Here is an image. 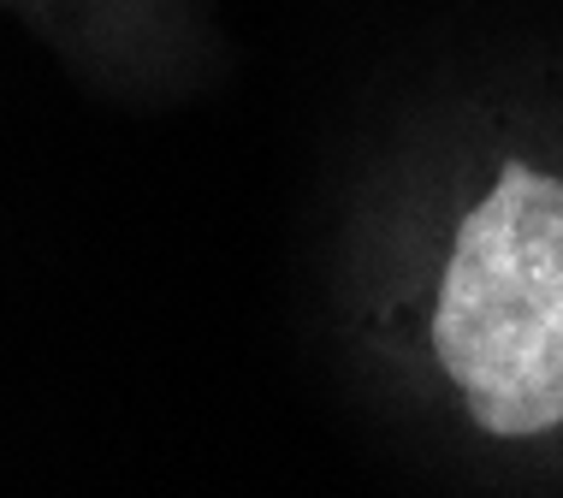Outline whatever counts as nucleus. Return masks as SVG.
I'll return each instance as SVG.
<instances>
[{
    "label": "nucleus",
    "instance_id": "nucleus-1",
    "mask_svg": "<svg viewBox=\"0 0 563 498\" xmlns=\"http://www.w3.org/2000/svg\"><path fill=\"white\" fill-rule=\"evenodd\" d=\"M344 327L451 445L563 475V113L468 108L362 202Z\"/></svg>",
    "mask_w": 563,
    "mask_h": 498
},
{
    "label": "nucleus",
    "instance_id": "nucleus-2",
    "mask_svg": "<svg viewBox=\"0 0 563 498\" xmlns=\"http://www.w3.org/2000/svg\"><path fill=\"white\" fill-rule=\"evenodd\" d=\"M0 12H19L78 71L119 84L178 78L196 36L190 0H0Z\"/></svg>",
    "mask_w": 563,
    "mask_h": 498
}]
</instances>
